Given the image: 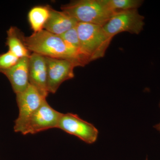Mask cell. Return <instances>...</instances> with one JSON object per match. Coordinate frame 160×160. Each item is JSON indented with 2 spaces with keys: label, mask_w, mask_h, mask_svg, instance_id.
<instances>
[{
  "label": "cell",
  "mask_w": 160,
  "mask_h": 160,
  "mask_svg": "<svg viewBox=\"0 0 160 160\" xmlns=\"http://www.w3.org/2000/svg\"><path fill=\"white\" fill-rule=\"evenodd\" d=\"M78 22L63 11L50 8V15L44 26V29L53 34L60 36L76 27Z\"/></svg>",
  "instance_id": "8fae6325"
},
{
  "label": "cell",
  "mask_w": 160,
  "mask_h": 160,
  "mask_svg": "<svg viewBox=\"0 0 160 160\" xmlns=\"http://www.w3.org/2000/svg\"><path fill=\"white\" fill-rule=\"evenodd\" d=\"M57 128L72 135L88 144L95 142L99 132L95 126L82 119L78 115L68 112L61 116Z\"/></svg>",
  "instance_id": "52a82bcc"
},
{
  "label": "cell",
  "mask_w": 160,
  "mask_h": 160,
  "mask_svg": "<svg viewBox=\"0 0 160 160\" xmlns=\"http://www.w3.org/2000/svg\"><path fill=\"white\" fill-rule=\"evenodd\" d=\"M24 35L17 27L11 26L7 31L6 45L9 51L19 58L29 57L30 52L23 41Z\"/></svg>",
  "instance_id": "7c38bea8"
},
{
  "label": "cell",
  "mask_w": 160,
  "mask_h": 160,
  "mask_svg": "<svg viewBox=\"0 0 160 160\" xmlns=\"http://www.w3.org/2000/svg\"><path fill=\"white\" fill-rule=\"evenodd\" d=\"M16 94L19 114L14 122V131L20 133L29 118L39 108L46 98L30 84L24 91Z\"/></svg>",
  "instance_id": "5b68a950"
},
{
  "label": "cell",
  "mask_w": 160,
  "mask_h": 160,
  "mask_svg": "<svg viewBox=\"0 0 160 160\" xmlns=\"http://www.w3.org/2000/svg\"><path fill=\"white\" fill-rule=\"evenodd\" d=\"M25 46L29 52L45 57L74 60L82 66L79 59L60 36L43 29L28 37H23Z\"/></svg>",
  "instance_id": "7a4b0ae2"
},
{
  "label": "cell",
  "mask_w": 160,
  "mask_h": 160,
  "mask_svg": "<svg viewBox=\"0 0 160 160\" xmlns=\"http://www.w3.org/2000/svg\"><path fill=\"white\" fill-rule=\"evenodd\" d=\"M145 18L138 9L117 12L102 26L110 37L113 38L121 32H128L139 34L145 26Z\"/></svg>",
  "instance_id": "277c9868"
},
{
  "label": "cell",
  "mask_w": 160,
  "mask_h": 160,
  "mask_svg": "<svg viewBox=\"0 0 160 160\" xmlns=\"http://www.w3.org/2000/svg\"><path fill=\"white\" fill-rule=\"evenodd\" d=\"M29 57L20 58L13 67L2 73L9 80L16 94L24 91L29 85Z\"/></svg>",
  "instance_id": "30bf717a"
},
{
  "label": "cell",
  "mask_w": 160,
  "mask_h": 160,
  "mask_svg": "<svg viewBox=\"0 0 160 160\" xmlns=\"http://www.w3.org/2000/svg\"><path fill=\"white\" fill-rule=\"evenodd\" d=\"M19 59L9 51L0 54V73H2L13 67Z\"/></svg>",
  "instance_id": "2e32d148"
},
{
  "label": "cell",
  "mask_w": 160,
  "mask_h": 160,
  "mask_svg": "<svg viewBox=\"0 0 160 160\" xmlns=\"http://www.w3.org/2000/svg\"><path fill=\"white\" fill-rule=\"evenodd\" d=\"M76 27L80 41V58L83 66L104 57L112 38L106 33L102 26L78 23Z\"/></svg>",
  "instance_id": "6da1fadb"
},
{
  "label": "cell",
  "mask_w": 160,
  "mask_h": 160,
  "mask_svg": "<svg viewBox=\"0 0 160 160\" xmlns=\"http://www.w3.org/2000/svg\"><path fill=\"white\" fill-rule=\"evenodd\" d=\"M46 59L48 91L49 93H55L62 83L74 77V68L80 65L74 60L48 57Z\"/></svg>",
  "instance_id": "ba28073f"
},
{
  "label": "cell",
  "mask_w": 160,
  "mask_h": 160,
  "mask_svg": "<svg viewBox=\"0 0 160 160\" xmlns=\"http://www.w3.org/2000/svg\"><path fill=\"white\" fill-rule=\"evenodd\" d=\"M107 6L114 12L138 9L142 6V0H104Z\"/></svg>",
  "instance_id": "5bb4252c"
},
{
  "label": "cell",
  "mask_w": 160,
  "mask_h": 160,
  "mask_svg": "<svg viewBox=\"0 0 160 160\" xmlns=\"http://www.w3.org/2000/svg\"><path fill=\"white\" fill-rule=\"evenodd\" d=\"M146 160H148V158H146Z\"/></svg>",
  "instance_id": "ac0fdd59"
},
{
  "label": "cell",
  "mask_w": 160,
  "mask_h": 160,
  "mask_svg": "<svg viewBox=\"0 0 160 160\" xmlns=\"http://www.w3.org/2000/svg\"><path fill=\"white\" fill-rule=\"evenodd\" d=\"M62 11L78 23L103 26L115 12L109 9L104 0L72 1L61 6Z\"/></svg>",
  "instance_id": "3957f363"
},
{
  "label": "cell",
  "mask_w": 160,
  "mask_h": 160,
  "mask_svg": "<svg viewBox=\"0 0 160 160\" xmlns=\"http://www.w3.org/2000/svg\"><path fill=\"white\" fill-rule=\"evenodd\" d=\"M48 71L46 57L32 53L29 57V84L35 87L43 97L47 98Z\"/></svg>",
  "instance_id": "9c48e42d"
},
{
  "label": "cell",
  "mask_w": 160,
  "mask_h": 160,
  "mask_svg": "<svg viewBox=\"0 0 160 160\" xmlns=\"http://www.w3.org/2000/svg\"><path fill=\"white\" fill-rule=\"evenodd\" d=\"M159 107L160 108V102L159 103ZM154 128H155L158 131L160 132V122L158 124H157L154 126Z\"/></svg>",
  "instance_id": "e0dca14e"
},
{
  "label": "cell",
  "mask_w": 160,
  "mask_h": 160,
  "mask_svg": "<svg viewBox=\"0 0 160 160\" xmlns=\"http://www.w3.org/2000/svg\"><path fill=\"white\" fill-rule=\"evenodd\" d=\"M62 113L53 109L46 100L27 121L20 133L34 134L52 128H57Z\"/></svg>",
  "instance_id": "8992f818"
},
{
  "label": "cell",
  "mask_w": 160,
  "mask_h": 160,
  "mask_svg": "<svg viewBox=\"0 0 160 160\" xmlns=\"http://www.w3.org/2000/svg\"><path fill=\"white\" fill-rule=\"evenodd\" d=\"M76 26L69 29L60 36L69 49L78 56L82 64L80 58V41Z\"/></svg>",
  "instance_id": "9a60e30c"
},
{
  "label": "cell",
  "mask_w": 160,
  "mask_h": 160,
  "mask_svg": "<svg viewBox=\"0 0 160 160\" xmlns=\"http://www.w3.org/2000/svg\"><path fill=\"white\" fill-rule=\"evenodd\" d=\"M50 6H37L31 9L28 13V20L33 32L44 29V26L50 15Z\"/></svg>",
  "instance_id": "4fadbf2b"
}]
</instances>
